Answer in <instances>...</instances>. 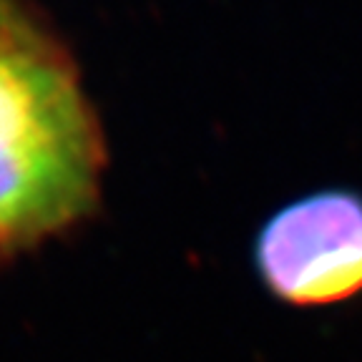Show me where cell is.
I'll return each mask as SVG.
<instances>
[{
	"label": "cell",
	"mask_w": 362,
	"mask_h": 362,
	"mask_svg": "<svg viewBox=\"0 0 362 362\" xmlns=\"http://www.w3.org/2000/svg\"><path fill=\"white\" fill-rule=\"evenodd\" d=\"M101 169V129L74 66L18 13L0 25V244L81 221Z\"/></svg>",
	"instance_id": "6da1fadb"
},
{
	"label": "cell",
	"mask_w": 362,
	"mask_h": 362,
	"mask_svg": "<svg viewBox=\"0 0 362 362\" xmlns=\"http://www.w3.org/2000/svg\"><path fill=\"white\" fill-rule=\"evenodd\" d=\"M262 284L292 307L362 294V194L320 189L279 206L255 239Z\"/></svg>",
	"instance_id": "7a4b0ae2"
},
{
	"label": "cell",
	"mask_w": 362,
	"mask_h": 362,
	"mask_svg": "<svg viewBox=\"0 0 362 362\" xmlns=\"http://www.w3.org/2000/svg\"><path fill=\"white\" fill-rule=\"evenodd\" d=\"M13 16H18L16 8H13L11 3H8V0H0V25H3L6 21H11Z\"/></svg>",
	"instance_id": "3957f363"
}]
</instances>
